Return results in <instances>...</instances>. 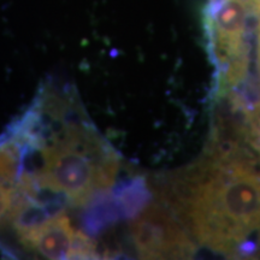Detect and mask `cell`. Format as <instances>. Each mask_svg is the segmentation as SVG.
Instances as JSON below:
<instances>
[{
	"label": "cell",
	"mask_w": 260,
	"mask_h": 260,
	"mask_svg": "<svg viewBox=\"0 0 260 260\" xmlns=\"http://www.w3.org/2000/svg\"><path fill=\"white\" fill-rule=\"evenodd\" d=\"M158 190L199 245L226 256L258 255L260 158L241 122L216 117L203 157L171 172Z\"/></svg>",
	"instance_id": "6da1fadb"
},
{
	"label": "cell",
	"mask_w": 260,
	"mask_h": 260,
	"mask_svg": "<svg viewBox=\"0 0 260 260\" xmlns=\"http://www.w3.org/2000/svg\"><path fill=\"white\" fill-rule=\"evenodd\" d=\"M25 138L40 153L38 170L25 175L41 191L83 206L115 183L118 157L87 123L64 122L46 140L29 132Z\"/></svg>",
	"instance_id": "7a4b0ae2"
},
{
	"label": "cell",
	"mask_w": 260,
	"mask_h": 260,
	"mask_svg": "<svg viewBox=\"0 0 260 260\" xmlns=\"http://www.w3.org/2000/svg\"><path fill=\"white\" fill-rule=\"evenodd\" d=\"M205 30L217 70V96L237 90L248 79L254 17L251 0H209Z\"/></svg>",
	"instance_id": "3957f363"
},
{
	"label": "cell",
	"mask_w": 260,
	"mask_h": 260,
	"mask_svg": "<svg viewBox=\"0 0 260 260\" xmlns=\"http://www.w3.org/2000/svg\"><path fill=\"white\" fill-rule=\"evenodd\" d=\"M130 230L136 251L144 259H189L197 253L193 237L162 203L141 209Z\"/></svg>",
	"instance_id": "277c9868"
},
{
	"label": "cell",
	"mask_w": 260,
	"mask_h": 260,
	"mask_svg": "<svg viewBox=\"0 0 260 260\" xmlns=\"http://www.w3.org/2000/svg\"><path fill=\"white\" fill-rule=\"evenodd\" d=\"M16 229L24 246L48 259H90L96 255L93 240L75 229L60 210L16 225Z\"/></svg>",
	"instance_id": "5b68a950"
},
{
	"label": "cell",
	"mask_w": 260,
	"mask_h": 260,
	"mask_svg": "<svg viewBox=\"0 0 260 260\" xmlns=\"http://www.w3.org/2000/svg\"><path fill=\"white\" fill-rule=\"evenodd\" d=\"M19 149L9 145L0 149V224L12 217L18 193Z\"/></svg>",
	"instance_id": "8992f818"
},
{
	"label": "cell",
	"mask_w": 260,
	"mask_h": 260,
	"mask_svg": "<svg viewBox=\"0 0 260 260\" xmlns=\"http://www.w3.org/2000/svg\"><path fill=\"white\" fill-rule=\"evenodd\" d=\"M241 113L247 141L260 158V95L252 103L241 96Z\"/></svg>",
	"instance_id": "52a82bcc"
}]
</instances>
